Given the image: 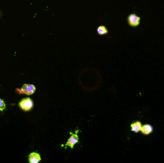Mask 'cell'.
<instances>
[{
    "instance_id": "obj_4",
    "label": "cell",
    "mask_w": 164,
    "mask_h": 163,
    "mask_svg": "<svg viewBox=\"0 0 164 163\" xmlns=\"http://www.w3.org/2000/svg\"><path fill=\"white\" fill-rule=\"evenodd\" d=\"M21 91L27 95H31L35 93L36 88L31 84H25L21 88Z\"/></svg>"
},
{
    "instance_id": "obj_7",
    "label": "cell",
    "mask_w": 164,
    "mask_h": 163,
    "mask_svg": "<svg viewBox=\"0 0 164 163\" xmlns=\"http://www.w3.org/2000/svg\"><path fill=\"white\" fill-rule=\"evenodd\" d=\"M153 131V128L151 125L150 124H145L142 126L141 128V132L143 134L145 135H148L152 133Z\"/></svg>"
},
{
    "instance_id": "obj_5",
    "label": "cell",
    "mask_w": 164,
    "mask_h": 163,
    "mask_svg": "<svg viewBox=\"0 0 164 163\" xmlns=\"http://www.w3.org/2000/svg\"><path fill=\"white\" fill-rule=\"evenodd\" d=\"M41 155L38 153L33 152L29 154L28 156V161L29 163H38L41 161Z\"/></svg>"
},
{
    "instance_id": "obj_9",
    "label": "cell",
    "mask_w": 164,
    "mask_h": 163,
    "mask_svg": "<svg viewBox=\"0 0 164 163\" xmlns=\"http://www.w3.org/2000/svg\"><path fill=\"white\" fill-rule=\"evenodd\" d=\"M6 108V105L5 104L4 101L0 99V111H4V110Z\"/></svg>"
},
{
    "instance_id": "obj_6",
    "label": "cell",
    "mask_w": 164,
    "mask_h": 163,
    "mask_svg": "<svg viewBox=\"0 0 164 163\" xmlns=\"http://www.w3.org/2000/svg\"><path fill=\"white\" fill-rule=\"evenodd\" d=\"M97 33L99 36H105L109 34V30L105 25H101L97 28Z\"/></svg>"
},
{
    "instance_id": "obj_8",
    "label": "cell",
    "mask_w": 164,
    "mask_h": 163,
    "mask_svg": "<svg viewBox=\"0 0 164 163\" xmlns=\"http://www.w3.org/2000/svg\"><path fill=\"white\" fill-rule=\"evenodd\" d=\"M142 126L141 122H138V121L134 122L131 124V130L135 133H137L141 131Z\"/></svg>"
},
{
    "instance_id": "obj_2",
    "label": "cell",
    "mask_w": 164,
    "mask_h": 163,
    "mask_svg": "<svg viewBox=\"0 0 164 163\" xmlns=\"http://www.w3.org/2000/svg\"><path fill=\"white\" fill-rule=\"evenodd\" d=\"M19 106L24 111H29L33 108V101L30 98H24L20 101Z\"/></svg>"
},
{
    "instance_id": "obj_3",
    "label": "cell",
    "mask_w": 164,
    "mask_h": 163,
    "mask_svg": "<svg viewBox=\"0 0 164 163\" xmlns=\"http://www.w3.org/2000/svg\"><path fill=\"white\" fill-rule=\"evenodd\" d=\"M79 132V130H77L75 131V133H72V132L70 133V134H71V136L65 144L66 146H69L71 149H73L74 146L76 144H77L79 142V137L77 133Z\"/></svg>"
},
{
    "instance_id": "obj_1",
    "label": "cell",
    "mask_w": 164,
    "mask_h": 163,
    "mask_svg": "<svg viewBox=\"0 0 164 163\" xmlns=\"http://www.w3.org/2000/svg\"><path fill=\"white\" fill-rule=\"evenodd\" d=\"M141 17L135 13H132L127 16V22L128 24L132 28H136L141 24Z\"/></svg>"
}]
</instances>
